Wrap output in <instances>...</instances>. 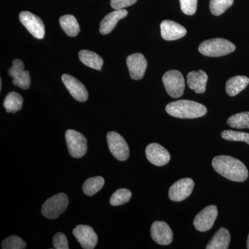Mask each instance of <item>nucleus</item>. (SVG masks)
I'll return each instance as SVG.
<instances>
[{
  "instance_id": "f8f14e48",
  "label": "nucleus",
  "mask_w": 249,
  "mask_h": 249,
  "mask_svg": "<svg viewBox=\"0 0 249 249\" xmlns=\"http://www.w3.org/2000/svg\"><path fill=\"white\" fill-rule=\"evenodd\" d=\"M73 235L83 249H93L97 245L98 236L89 226H77L73 229Z\"/></svg>"
},
{
  "instance_id": "7c9ffc66",
  "label": "nucleus",
  "mask_w": 249,
  "mask_h": 249,
  "mask_svg": "<svg viewBox=\"0 0 249 249\" xmlns=\"http://www.w3.org/2000/svg\"><path fill=\"white\" fill-rule=\"evenodd\" d=\"M181 11L188 16H193L196 14L197 0H179Z\"/></svg>"
},
{
  "instance_id": "dca6fc26",
  "label": "nucleus",
  "mask_w": 249,
  "mask_h": 249,
  "mask_svg": "<svg viewBox=\"0 0 249 249\" xmlns=\"http://www.w3.org/2000/svg\"><path fill=\"white\" fill-rule=\"evenodd\" d=\"M152 240L160 245H169L173 240V232L168 224L157 221L151 227Z\"/></svg>"
},
{
  "instance_id": "f257e3e1",
  "label": "nucleus",
  "mask_w": 249,
  "mask_h": 249,
  "mask_svg": "<svg viewBox=\"0 0 249 249\" xmlns=\"http://www.w3.org/2000/svg\"><path fill=\"white\" fill-rule=\"evenodd\" d=\"M214 170L224 178L242 182L249 178V172L246 165L241 160L230 156H217L212 161Z\"/></svg>"
},
{
  "instance_id": "39448f33",
  "label": "nucleus",
  "mask_w": 249,
  "mask_h": 249,
  "mask_svg": "<svg viewBox=\"0 0 249 249\" xmlns=\"http://www.w3.org/2000/svg\"><path fill=\"white\" fill-rule=\"evenodd\" d=\"M163 85L170 96L178 98L182 96L185 89V80L182 73L178 70H170L163 74Z\"/></svg>"
},
{
  "instance_id": "c85d7f7f",
  "label": "nucleus",
  "mask_w": 249,
  "mask_h": 249,
  "mask_svg": "<svg viewBox=\"0 0 249 249\" xmlns=\"http://www.w3.org/2000/svg\"><path fill=\"white\" fill-rule=\"evenodd\" d=\"M221 137L230 142H242L249 145V133L233 130H224L221 133Z\"/></svg>"
},
{
  "instance_id": "4468645a",
  "label": "nucleus",
  "mask_w": 249,
  "mask_h": 249,
  "mask_svg": "<svg viewBox=\"0 0 249 249\" xmlns=\"http://www.w3.org/2000/svg\"><path fill=\"white\" fill-rule=\"evenodd\" d=\"M127 65L132 79L139 80L143 78L147 62L142 54L137 53L129 55L127 58Z\"/></svg>"
},
{
  "instance_id": "cd10ccee",
  "label": "nucleus",
  "mask_w": 249,
  "mask_h": 249,
  "mask_svg": "<svg viewBox=\"0 0 249 249\" xmlns=\"http://www.w3.org/2000/svg\"><path fill=\"white\" fill-rule=\"evenodd\" d=\"M234 0H211L210 10L214 16H220L233 4Z\"/></svg>"
},
{
  "instance_id": "aec40b11",
  "label": "nucleus",
  "mask_w": 249,
  "mask_h": 249,
  "mask_svg": "<svg viewBox=\"0 0 249 249\" xmlns=\"http://www.w3.org/2000/svg\"><path fill=\"white\" fill-rule=\"evenodd\" d=\"M231 242L230 232L227 229L221 228L216 232L213 238L209 242L206 249H227Z\"/></svg>"
},
{
  "instance_id": "423d86ee",
  "label": "nucleus",
  "mask_w": 249,
  "mask_h": 249,
  "mask_svg": "<svg viewBox=\"0 0 249 249\" xmlns=\"http://www.w3.org/2000/svg\"><path fill=\"white\" fill-rule=\"evenodd\" d=\"M67 147L70 155L73 158H81L88 150L87 139L80 132L68 129L65 133Z\"/></svg>"
},
{
  "instance_id": "ddd939ff",
  "label": "nucleus",
  "mask_w": 249,
  "mask_h": 249,
  "mask_svg": "<svg viewBox=\"0 0 249 249\" xmlns=\"http://www.w3.org/2000/svg\"><path fill=\"white\" fill-rule=\"evenodd\" d=\"M62 80L72 97L76 101L85 102L88 99V90L79 80L69 74L62 75Z\"/></svg>"
},
{
  "instance_id": "5701e85b",
  "label": "nucleus",
  "mask_w": 249,
  "mask_h": 249,
  "mask_svg": "<svg viewBox=\"0 0 249 249\" xmlns=\"http://www.w3.org/2000/svg\"><path fill=\"white\" fill-rule=\"evenodd\" d=\"M60 25L62 30L70 37H76L80 31L76 18L71 15H65L60 18Z\"/></svg>"
},
{
  "instance_id": "1a4fd4ad",
  "label": "nucleus",
  "mask_w": 249,
  "mask_h": 249,
  "mask_svg": "<svg viewBox=\"0 0 249 249\" xmlns=\"http://www.w3.org/2000/svg\"><path fill=\"white\" fill-rule=\"evenodd\" d=\"M217 207L213 205L207 206L196 214L194 219V226L196 230L206 232L213 226L217 217Z\"/></svg>"
},
{
  "instance_id": "a211bd4d",
  "label": "nucleus",
  "mask_w": 249,
  "mask_h": 249,
  "mask_svg": "<svg viewBox=\"0 0 249 249\" xmlns=\"http://www.w3.org/2000/svg\"><path fill=\"white\" fill-rule=\"evenodd\" d=\"M127 11L125 9L114 10V11L107 15L101 22L100 33L103 35L109 34L115 28L120 19L127 16Z\"/></svg>"
},
{
  "instance_id": "f03ea898",
  "label": "nucleus",
  "mask_w": 249,
  "mask_h": 249,
  "mask_svg": "<svg viewBox=\"0 0 249 249\" xmlns=\"http://www.w3.org/2000/svg\"><path fill=\"white\" fill-rule=\"evenodd\" d=\"M165 110L170 116L178 119H196L207 113V109L202 104L188 100L170 103L167 105Z\"/></svg>"
},
{
  "instance_id": "7ed1b4c3",
  "label": "nucleus",
  "mask_w": 249,
  "mask_h": 249,
  "mask_svg": "<svg viewBox=\"0 0 249 249\" xmlns=\"http://www.w3.org/2000/svg\"><path fill=\"white\" fill-rule=\"evenodd\" d=\"M198 49L206 56L220 57L231 53L235 50V46L226 39L214 38L205 40Z\"/></svg>"
},
{
  "instance_id": "bb28decb",
  "label": "nucleus",
  "mask_w": 249,
  "mask_h": 249,
  "mask_svg": "<svg viewBox=\"0 0 249 249\" xmlns=\"http://www.w3.org/2000/svg\"><path fill=\"white\" fill-rule=\"evenodd\" d=\"M131 196H132V193L130 191L126 188H121V189L117 190L111 196L109 202L111 206H120V205L128 202L130 200Z\"/></svg>"
},
{
  "instance_id": "393cba45",
  "label": "nucleus",
  "mask_w": 249,
  "mask_h": 249,
  "mask_svg": "<svg viewBox=\"0 0 249 249\" xmlns=\"http://www.w3.org/2000/svg\"><path fill=\"white\" fill-rule=\"evenodd\" d=\"M105 180L102 177H94L87 179L83 186V193L86 196H93L102 189Z\"/></svg>"
},
{
  "instance_id": "6ab92c4d",
  "label": "nucleus",
  "mask_w": 249,
  "mask_h": 249,
  "mask_svg": "<svg viewBox=\"0 0 249 249\" xmlns=\"http://www.w3.org/2000/svg\"><path fill=\"white\" fill-rule=\"evenodd\" d=\"M208 76L203 70L191 71L187 76V83L190 89L194 90L196 93H203L206 91Z\"/></svg>"
},
{
  "instance_id": "9d476101",
  "label": "nucleus",
  "mask_w": 249,
  "mask_h": 249,
  "mask_svg": "<svg viewBox=\"0 0 249 249\" xmlns=\"http://www.w3.org/2000/svg\"><path fill=\"white\" fill-rule=\"evenodd\" d=\"M195 183L190 178H181L176 181L169 189V198L173 201H181L191 196Z\"/></svg>"
},
{
  "instance_id": "4be33fe9",
  "label": "nucleus",
  "mask_w": 249,
  "mask_h": 249,
  "mask_svg": "<svg viewBox=\"0 0 249 249\" xmlns=\"http://www.w3.org/2000/svg\"><path fill=\"white\" fill-rule=\"evenodd\" d=\"M79 59L86 66L93 70H101L103 65V58L94 52L88 50H82L79 52Z\"/></svg>"
},
{
  "instance_id": "9b49d317",
  "label": "nucleus",
  "mask_w": 249,
  "mask_h": 249,
  "mask_svg": "<svg viewBox=\"0 0 249 249\" xmlns=\"http://www.w3.org/2000/svg\"><path fill=\"white\" fill-rule=\"evenodd\" d=\"M9 75L12 77L13 83L16 86L23 89H29L31 85V78L29 72L24 70V63L19 59L13 61V65L9 70Z\"/></svg>"
},
{
  "instance_id": "2eb2a0df",
  "label": "nucleus",
  "mask_w": 249,
  "mask_h": 249,
  "mask_svg": "<svg viewBox=\"0 0 249 249\" xmlns=\"http://www.w3.org/2000/svg\"><path fill=\"white\" fill-rule=\"evenodd\" d=\"M145 155L149 161L157 166L166 165L170 160L169 152L158 143H151L147 145Z\"/></svg>"
},
{
  "instance_id": "c756f323",
  "label": "nucleus",
  "mask_w": 249,
  "mask_h": 249,
  "mask_svg": "<svg viewBox=\"0 0 249 249\" xmlns=\"http://www.w3.org/2000/svg\"><path fill=\"white\" fill-rule=\"evenodd\" d=\"M26 247V242L16 235L10 236L1 242V249H24Z\"/></svg>"
},
{
  "instance_id": "72a5a7b5",
  "label": "nucleus",
  "mask_w": 249,
  "mask_h": 249,
  "mask_svg": "<svg viewBox=\"0 0 249 249\" xmlns=\"http://www.w3.org/2000/svg\"><path fill=\"white\" fill-rule=\"evenodd\" d=\"M247 249H249V234L248 236V239H247Z\"/></svg>"
},
{
  "instance_id": "6e6552de",
  "label": "nucleus",
  "mask_w": 249,
  "mask_h": 249,
  "mask_svg": "<svg viewBox=\"0 0 249 249\" xmlns=\"http://www.w3.org/2000/svg\"><path fill=\"white\" fill-rule=\"evenodd\" d=\"M19 20L28 31L36 38L43 39L45 37V24L40 18L29 11H22L19 14Z\"/></svg>"
},
{
  "instance_id": "2f4dec72",
  "label": "nucleus",
  "mask_w": 249,
  "mask_h": 249,
  "mask_svg": "<svg viewBox=\"0 0 249 249\" xmlns=\"http://www.w3.org/2000/svg\"><path fill=\"white\" fill-rule=\"evenodd\" d=\"M53 245L55 249H69L68 240L66 235L62 232H58L54 235Z\"/></svg>"
},
{
  "instance_id": "473e14b6",
  "label": "nucleus",
  "mask_w": 249,
  "mask_h": 249,
  "mask_svg": "<svg viewBox=\"0 0 249 249\" xmlns=\"http://www.w3.org/2000/svg\"><path fill=\"white\" fill-rule=\"evenodd\" d=\"M137 0H111V8L114 10L124 9L127 6H132L137 2Z\"/></svg>"
},
{
  "instance_id": "20e7f679",
  "label": "nucleus",
  "mask_w": 249,
  "mask_h": 249,
  "mask_svg": "<svg viewBox=\"0 0 249 249\" xmlns=\"http://www.w3.org/2000/svg\"><path fill=\"white\" fill-rule=\"evenodd\" d=\"M69 205L68 196L65 193H58L51 196L42 206V214L49 219H55L63 213Z\"/></svg>"
},
{
  "instance_id": "0eeeda50",
  "label": "nucleus",
  "mask_w": 249,
  "mask_h": 249,
  "mask_svg": "<svg viewBox=\"0 0 249 249\" xmlns=\"http://www.w3.org/2000/svg\"><path fill=\"white\" fill-rule=\"evenodd\" d=\"M108 147L112 155L119 160L124 161L128 159L129 149L127 142L116 132H109L107 135Z\"/></svg>"
},
{
  "instance_id": "f3484780",
  "label": "nucleus",
  "mask_w": 249,
  "mask_h": 249,
  "mask_svg": "<svg viewBox=\"0 0 249 249\" xmlns=\"http://www.w3.org/2000/svg\"><path fill=\"white\" fill-rule=\"evenodd\" d=\"M160 34L165 40L173 41L186 35L187 31L183 26L171 20H164L160 24Z\"/></svg>"
},
{
  "instance_id": "a878e982",
  "label": "nucleus",
  "mask_w": 249,
  "mask_h": 249,
  "mask_svg": "<svg viewBox=\"0 0 249 249\" xmlns=\"http://www.w3.org/2000/svg\"><path fill=\"white\" fill-rule=\"evenodd\" d=\"M227 124L232 128L249 129V111L234 114L229 118Z\"/></svg>"
},
{
  "instance_id": "b1692460",
  "label": "nucleus",
  "mask_w": 249,
  "mask_h": 249,
  "mask_svg": "<svg viewBox=\"0 0 249 249\" xmlns=\"http://www.w3.org/2000/svg\"><path fill=\"white\" fill-rule=\"evenodd\" d=\"M23 106V98L21 95L17 92L9 93L5 98L4 107L6 112L16 113L22 109Z\"/></svg>"
},
{
  "instance_id": "412c9836",
  "label": "nucleus",
  "mask_w": 249,
  "mask_h": 249,
  "mask_svg": "<svg viewBox=\"0 0 249 249\" xmlns=\"http://www.w3.org/2000/svg\"><path fill=\"white\" fill-rule=\"evenodd\" d=\"M249 78L245 76H236L229 78L226 85V91L230 96H235L248 86Z\"/></svg>"
}]
</instances>
